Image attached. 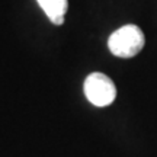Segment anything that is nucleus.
Listing matches in <instances>:
<instances>
[{"label": "nucleus", "mask_w": 157, "mask_h": 157, "mask_svg": "<svg viewBox=\"0 0 157 157\" xmlns=\"http://www.w3.org/2000/svg\"><path fill=\"white\" fill-rule=\"evenodd\" d=\"M146 45V36L140 26L128 23L111 34L108 39V48L115 57L132 58L140 54Z\"/></svg>", "instance_id": "1"}, {"label": "nucleus", "mask_w": 157, "mask_h": 157, "mask_svg": "<svg viewBox=\"0 0 157 157\" xmlns=\"http://www.w3.org/2000/svg\"><path fill=\"white\" fill-rule=\"evenodd\" d=\"M83 90L86 99L99 108L111 105L117 98V86L113 80L99 71H95L86 77Z\"/></svg>", "instance_id": "2"}, {"label": "nucleus", "mask_w": 157, "mask_h": 157, "mask_svg": "<svg viewBox=\"0 0 157 157\" xmlns=\"http://www.w3.org/2000/svg\"><path fill=\"white\" fill-rule=\"evenodd\" d=\"M52 25H63L68 9V0H36Z\"/></svg>", "instance_id": "3"}]
</instances>
